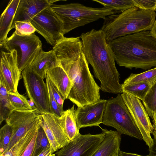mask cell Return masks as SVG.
I'll return each mask as SVG.
<instances>
[{"mask_svg":"<svg viewBox=\"0 0 156 156\" xmlns=\"http://www.w3.org/2000/svg\"><path fill=\"white\" fill-rule=\"evenodd\" d=\"M52 49L58 64L65 71L73 84L67 99L78 107L100 99L101 88L90 73L80 37L64 36Z\"/></svg>","mask_w":156,"mask_h":156,"instance_id":"6da1fadb","label":"cell"},{"mask_svg":"<svg viewBox=\"0 0 156 156\" xmlns=\"http://www.w3.org/2000/svg\"><path fill=\"white\" fill-rule=\"evenodd\" d=\"M80 37L86 59L101 82V90L105 92L122 93L115 55L102 30L93 29Z\"/></svg>","mask_w":156,"mask_h":156,"instance_id":"7a4b0ae2","label":"cell"},{"mask_svg":"<svg viewBox=\"0 0 156 156\" xmlns=\"http://www.w3.org/2000/svg\"><path fill=\"white\" fill-rule=\"evenodd\" d=\"M108 44L120 66L145 70L156 67V39L150 31L120 37Z\"/></svg>","mask_w":156,"mask_h":156,"instance_id":"3957f363","label":"cell"},{"mask_svg":"<svg viewBox=\"0 0 156 156\" xmlns=\"http://www.w3.org/2000/svg\"><path fill=\"white\" fill-rule=\"evenodd\" d=\"M156 13L151 10L136 7L103 18L101 30L108 44L120 37L144 31H150L155 20Z\"/></svg>","mask_w":156,"mask_h":156,"instance_id":"277c9868","label":"cell"},{"mask_svg":"<svg viewBox=\"0 0 156 156\" xmlns=\"http://www.w3.org/2000/svg\"><path fill=\"white\" fill-rule=\"evenodd\" d=\"M51 7L62 22L64 35L77 27L118 13L109 8H93L78 2L61 5L53 3Z\"/></svg>","mask_w":156,"mask_h":156,"instance_id":"5b68a950","label":"cell"},{"mask_svg":"<svg viewBox=\"0 0 156 156\" xmlns=\"http://www.w3.org/2000/svg\"><path fill=\"white\" fill-rule=\"evenodd\" d=\"M102 123L115 128L120 135L124 134L140 140L143 139L120 94L107 100Z\"/></svg>","mask_w":156,"mask_h":156,"instance_id":"8992f818","label":"cell"},{"mask_svg":"<svg viewBox=\"0 0 156 156\" xmlns=\"http://www.w3.org/2000/svg\"><path fill=\"white\" fill-rule=\"evenodd\" d=\"M42 43L35 33L20 36L13 33L8 37L2 48L10 51L16 50L17 64L21 73L32 63L42 49Z\"/></svg>","mask_w":156,"mask_h":156,"instance_id":"52a82bcc","label":"cell"},{"mask_svg":"<svg viewBox=\"0 0 156 156\" xmlns=\"http://www.w3.org/2000/svg\"><path fill=\"white\" fill-rule=\"evenodd\" d=\"M21 74L27 96L39 113L51 114L48 88L44 79L29 67L23 70Z\"/></svg>","mask_w":156,"mask_h":156,"instance_id":"ba28073f","label":"cell"},{"mask_svg":"<svg viewBox=\"0 0 156 156\" xmlns=\"http://www.w3.org/2000/svg\"><path fill=\"white\" fill-rule=\"evenodd\" d=\"M30 22L36 31L42 35L47 42L53 47L64 36L62 22L52 10L51 5L36 15Z\"/></svg>","mask_w":156,"mask_h":156,"instance_id":"9c48e42d","label":"cell"},{"mask_svg":"<svg viewBox=\"0 0 156 156\" xmlns=\"http://www.w3.org/2000/svg\"><path fill=\"white\" fill-rule=\"evenodd\" d=\"M85 135L80 134L67 145L59 150L55 156H90L103 141L105 133Z\"/></svg>","mask_w":156,"mask_h":156,"instance_id":"30bf717a","label":"cell"},{"mask_svg":"<svg viewBox=\"0 0 156 156\" xmlns=\"http://www.w3.org/2000/svg\"><path fill=\"white\" fill-rule=\"evenodd\" d=\"M121 95L142 134L143 140L150 147L153 143L151 134L153 132V128L145 109L139 99L125 93Z\"/></svg>","mask_w":156,"mask_h":156,"instance_id":"8fae6325","label":"cell"},{"mask_svg":"<svg viewBox=\"0 0 156 156\" xmlns=\"http://www.w3.org/2000/svg\"><path fill=\"white\" fill-rule=\"evenodd\" d=\"M40 118L41 114L37 109L27 111L14 110L5 121L13 130L12 139L7 150L18 141L29 130L38 124L40 122Z\"/></svg>","mask_w":156,"mask_h":156,"instance_id":"7c38bea8","label":"cell"},{"mask_svg":"<svg viewBox=\"0 0 156 156\" xmlns=\"http://www.w3.org/2000/svg\"><path fill=\"white\" fill-rule=\"evenodd\" d=\"M16 50L9 52L1 51L0 62V83L8 91L16 92L19 81L22 78L17 64Z\"/></svg>","mask_w":156,"mask_h":156,"instance_id":"4fadbf2b","label":"cell"},{"mask_svg":"<svg viewBox=\"0 0 156 156\" xmlns=\"http://www.w3.org/2000/svg\"><path fill=\"white\" fill-rule=\"evenodd\" d=\"M40 125L47 136L53 153L70 141L57 117L54 115L49 113L41 114Z\"/></svg>","mask_w":156,"mask_h":156,"instance_id":"5bb4252c","label":"cell"},{"mask_svg":"<svg viewBox=\"0 0 156 156\" xmlns=\"http://www.w3.org/2000/svg\"><path fill=\"white\" fill-rule=\"evenodd\" d=\"M107 100L100 99L95 103L78 107L75 110L77 127L99 126L102 123Z\"/></svg>","mask_w":156,"mask_h":156,"instance_id":"9a60e30c","label":"cell"},{"mask_svg":"<svg viewBox=\"0 0 156 156\" xmlns=\"http://www.w3.org/2000/svg\"><path fill=\"white\" fill-rule=\"evenodd\" d=\"M58 0H20L12 28L16 21L30 22L33 18L47 7Z\"/></svg>","mask_w":156,"mask_h":156,"instance_id":"2e32d148","label":"cell"},{"mask_svg":"<svg viewBox=\"0 0 156 156\" xmlns=\"http://www.w3.org/2000/svg\"><path fill=\"white\" fill-rule=\"evenodd\" d=\"M101 128L105 133L104 138L90 156H114L118 155L120 150L121 135L116 131Z\"/></svg>","mask_w":156,"mask_h":156,"instance_id":"e0dca14e","label":"cell"},{"mask_svg":"<svg viewBox=\"0 0 156 156\" xmlns=\"http://www.w3.org/2000/svg\"><path fill=\"white\" fill-rule=\"evenodd\" d=\"M46 74L58 90L63 99H67L73 84L64 70L58 64L49 68Z\"/></svg>","mask_w":156,"mask_h":156,"instance_id":"ac0fdd59","label":"cell"},{"mask_svg":"<svg viewBox=\"0 0 156 156\" xmlns=\"http://www.w3.org/2000/svg\"><path fill=\"white\" fill-rule=\"evenodd\" d=\"M20 0H10L0 18V45L2 47L13 23Z\"/></svg>","mask_w":156,"mask_h":156,"instance_id":"d6986e66","label":"cell"},{"mask_svg":"<svg viewBox=\"0 0 156 156\" xmlns=\"http://www.w3.org/2000/svg\"><path fill=\"white\" fill-rule=\"evenodd\" d=\"M58 64L57 59L53 49L47 52L42 49L28 67L44 79L46 77L47 71Z\"/></svg>","mask_w":156,"mask_h":156,"instance_id":"ffe728a7","label":"cell"},{"mask_svg":"<svg viewBox=\"0 0 156 156\" xmlns=\"http://www.w3.org/2000/svg\"><path fill=\"white\" fill-rule=\"evenodd\" d=\"M74 105L64 111L61 117H57L58 120L70 140L76 137L80 133L77 127L75 114Z\"/></svg>","mask_w":156,"mask_h":156,"instance_id":"44dd1931","label":"cell"},{"mask_svg":"<svg viewBox=\"0 0 156 156\" xmlns=\"http://www.w3.org/2000/svg\"><path fill=\"white\" fill-rule=\"evenodd\" d=\"M40 125V122L29 130L18 141L0 156H21Z\"/></svg>","mask_w":156,"mask_h":156,"instance_id":"7402d4cb","label":"cell"},{"mask_svg":"<svg viewBox=\"0 0 156 156\" xmlns=\"http://www.w3.org/2000/svg\"><path fill=\"white\" fill-rule=\"evenodd\" d=\"M15 110L12 104L5 86L0 83V124L6 121L11 113Z\"/></svg>","mask_w":156,"mask_h":156,"instance_id":"603a6c76","label":"cell"},{"mask_svg":"<svg viewBox=\"0 0 156 156\" xmlns=\"http://www.w3.org/2000/svg\"><path fill=\"white\" fill-rule=\"evenodd\" d=\"M156 80V67L139 74L131 73L122 84L126 85L140 83L153 84Z\"/></svg>","mask_w":156,"mask_h":156,"instance_id":"cb8c5ba5","label":"cell"},{"mask_svg":"<svg viewBox=\"0 0 156 156\" xmlns=\"http://www.w3.org/2000/svg\"><path fill=\"white\" fill-rule=\"evenodd\" d=\"M152 84L147 83L122 85L121 84L123 93L129 94L143 101Z\"/></svg>","mask_w":156,"mask_h":156,"instance_id":"d4e9b609","label":"cell"},{"mask_svg":"<svg viewBox=\"0 0 156 156\" xmlns=\"http://www.w3.org/2000/svg\"><path fill=\"white\" fill-rule=\"evenodd\" d=\"M105 7L111 9L118 13L135 7L133 0H93Z\"/></svg>","mask_w":156,"mask_h":156,"instance_id":"484cf974","label":"cell"},{"mask_svg":"<svg viewBox=\"0 0 156 156\" xmlns=\"http://www.w3.org/2000/svg\"><path fill=\"white\" fill-rule=\"evenodd\" d=\"M8 93L15 110L27 111L34 109L24 95L20 94L18 91L14 93L8 91Z\"/></svg>","mask_w":156,"mask_h":156,"instance_id":"4316f807","label":"cell"},{"mask_svg":"<svg viewBox=\"0 0 156 156\" xmlns=\"http://www.w3.org/2000/svg\"><path fill=\"white\" fill-rule=\"evenodd\" d=\"M142 102L149 116L152 119L156 112V80L152 85Z\"/></svg>","mask_w":156,"mask_h":156,"instance_id":"83f0119b","label":"cell"},{"mask_svg":"<svg viewBox=\"0 0 156 156\" xmlns=\"http://www.w3.org/2000/svg\"><path fill=\"white\" fill-rule=\"evenodd\" d=\"M13 130L6 123L0 129V154H4L8 149L12 139Z\"/></svg>","mask_w":156,"mask_h":156,"instance_id":"f1b7e54d","label":"cell"},{"mask_svg":"<svg viewBox=\"0 0 156 156\" xmlns=\"http://www.w3.org/2000/svg\"><path fill=\"white\" fill-rule=\"evenodd\" d=\"M50 146L49 141L43 128L40 125L38 129L33 156H37Z\"/></svg>","mask_w":156,"mask_h":156,"instance_id":"f546056e","label":"cell"},{"mask_svg":"<svg viewBox=\"0 0 156 156\" xmlns=\"http://www.w3.org/2000/svg\"><path fill=\"white\" fill-rule=\"evenodd\" d=\"M15 28L14 32L20 36L29 35L34 33L36 30L30 22L26 21L16 22L12 28Z\"/></svg>","mask_w":156,"mask_h":156,"instance_id":"4dcf8cb0","label":"cell"},{"mask_svg":"<svg viewBox=\"0 0 156 156\" xmlns=\"http://www.w3.org/2000/svg\"><path fill=\"white\" fill-rule=\"evenodd\" d=\"M48 90L50 105L51 114L57 117H61L62 115L63 111L61 110L55 99L50 86L48 83L46 82Z\"/></svg>","mask_w":156,"mask_h":156,"instance_id":"1f68e13d","label":"cell"},{"mask_svg":"<svg viewBox=\"0 0 156 156\" xmlns=\"http://www.w3.org/2000/svg\"><path fill=\"white\" fill-rule=\"evenodd\" d=\"M135 7L144 10H156V0H133Z\"/></svg>","mask_w":156,"mask_h":156,"instance_id":"d6a6232c","label":"cell"},{"mask_svg":"<svg viewBox=\"0 0 156 156\" xmlns=\"http://www.w3.org/2000/svg\"><path fill=\"white\" fill-rule=\"evenodd\" d=\"M46 82L48 83L51 88L53 95L60 109L63 111V106L64 101L62 96L57 87L52 83L48 76L47 75Z\"/></svg>","mask_w":156,"mask_h":156,"instance_id":"836d02e7","label":"cell"},{"mask_svg":"<svg viewBox=\"0 0 156 156\" xmlns=\"http://www.w3.org/2000/svg\"><path fill=\"white\" fill-rule=\"evenodd\" d=\"M38 129L35 132L32 138L26 147L21 156H33Z\"/></svg>","mask_w":156,"mask_h":156,"instance_id":"e575fe53","label":"cell"},{"mask_svg":"<svg viewBox=\"0 0 156 156\" xmlns=\"http://www.w3.org/2000/svg\"><path fill=\"white\" fill-rule=\"evenodd\" d=\"M154 138L153 139V143L151 147L149 148V155L156 156V134L153 133Z\"/></svg>","mask_w":156,"mask_h":156,"instance_id":"d590c367","label":"cell"},{"mask_svg":"<svg viewBox=\"0 0 156 156\" xmlns=\"http://www.w3.org/2000/svg\"><path fill=\"white\" fill-rule=\"evenodd\" d=\"M37 156H55V154L52 152L50 146H49Z\"/></svg>","mask_w":156,"mask_h":156,"instance_id":"8d00e7d4","label":"cell"},{"mask_svg":"<svg viewBox=\"0 0 156 156\" xmlns=\"http://www.w3.org/2000/svg\"><path fill=\"white\" fill-rule=\"evenodd\" d=\"M118 155V156H150L149 154L146 156H142L134 153L124 152L120 150L119 151Z\"/></svg>","mask_w":156,"mask_h":156,"instance_id":"74e56055","label":"cell"},{"mask_svg":"<svg viewBox=\"0 0 156 156\" xmlns=\"http://www.w3.org/2000/svg\"><path fill=\"white\" fill-rule=\"evenodd\" d=\"M150 31L152 35L156 39V20L154 21Z\"/></svg>","mask_w":156,"mask_h":156,"instance_id":"f35d334b","label":"cell"},{"mask_svg":"<svg viewBox=\"0 0 156 156\" xmlns=\"http://www.w3.org/2000/svg\"><path fill=\"white\" fill-rule=\"evenodd\" d=\"M152 122L153 123V133L156 134V112L153 115Z\"/></svg>","mask_w":156,"mask_h":156,"instance_id":"ab89813d","label":"cell"},{"mask_svg":"<svg viewBox=\"0 0 156 156\" xmlns=\"http://www.w3.org/2000/svg\"><path fill=\"white\" fill-rule=\"evenodd\" d=\"M118 155H115L114 156H118Z\"/></svg>","mask_w":156,"mask_h":156,"instance_id":"60d3db41","label":"cell"}]
</instances>
